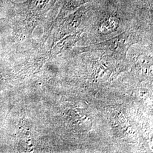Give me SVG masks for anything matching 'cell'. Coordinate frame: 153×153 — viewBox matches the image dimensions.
Masks as SVG:
<instances>
[{
	"label": "cell",
	"mask_w": 153,
	"mask_h": 153,
	"mask_svg": "<svg viewBox=\"0 0 153 153\" xmlns=\"http://www.w3.org/2000/svg\"><path fill=\"white\" fill-rule=\"evenodd\" d=\"M92 0H66L62 11L64 13H70L71 12L74 11L79 8L81 6L87 4Z\"/></svg>",
	"instance_id": "2"
},
{
	"label": "cell",
	"mask_w": 153,
	"mask_h": 153,
	"mask_svg": "<svg viewBox=\"0 0 153 153\" xmlns=\"http://www.w3.org/2000/svg\"><path fill=\"white\" fill-rule=\"evenodd\" d=\"M0 78H1V76H0Z\"/></svg>",
	"instance_id": "3"
},
{
	"label": "cell",
	"mask_w": 153,
	"mask_h": 153,
	"mask_svg": "<svg viewBox=\"0 0 153 153\" xmlns=\"http://www.w3.org/2000/svg\"><path fill=\"white\" fill-rule=\"evenodd\" d=\"M57 0H36L33 4V10L36 14H43L48 11L54 5Z\"/></svg>",
	"instance_id": "1"
}]
</instances>
